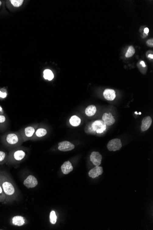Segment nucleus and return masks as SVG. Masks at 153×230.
<instances>
[{"mask_svg":"<svg viewBox=\"0 0 153 230\" xmlns=\"http://www.w3.org/2000/svg\"><path fill=\"white\" fill-rule=\"evenodd\" d=\"M0 184L6 196V204L18 200L19 190L10 176L3 171H0Z\"/></svg>","mask_w":153,"mask_h":230,"instance_id":"nucleus-1","label":"nucleus"},{"mask_svg":"<svg viewBox=\"0 0 153 230\" xmlns=\"http://www.w3.org/2000/svg\"><path fill=\"white\" fill-rule=\"evenodd\" d=\"M2 142L6 147L10 148L19 147L23 142L19 131L6 133L2 136Z\"/></svg>","mask_w":153,"mask_h":230,"instance_id":"nucleus-2","label":"nucleus"},{"mask_svg":"<svg viewBox=\"0 0 153 230\" xmlns=\"http://www.w3.org/2000/svg\"><path fill=\"white\" fill-rule=\"evenodd\" d=\"M26 155V151L23 147H15L8 154L7 163L9 164H19L24 159Z\"/></svg>","mask_w":153,"mask_h":230,"instance_id":"nucleus-3","label":"nucleus"},{"mask_svg":"<svg viewBox=\"0 0 153 230\" xmlns=\"http://www.w3.org/2000/svg\"><path fill=\"white\" fill-rule=\"evenodd\" d=\"M38 126V124L32 125L26 127L19 131L23 142L31 140Z\"/></svg>","mask_w":153,"mask_h":230,"instance_id":"nucleus-4","label":"nucleus"},{"mask_svg":"<svg viewBox=\"0 0 153 230\" xmlns=\"http://www.w3.org/2000/svg\"><path fill=\"white\" fill-rule=\"evenodd\" d=\"M107 147L110 151H118L122 147L121 140L117 138L112 139L109 142Z\"/></svg>","mask_w":153,"mask_h":230,"instance_id":"nucleus-5","label":"nucleus"},{"mask_svg":"<svg viewBox=\"0 0 153 230\" xmlns=\"http://www.w3.org/2000/svg\"><path fill=\"white\" fill-rule=\"evenodd\" d=\"M106 128V125L102 120H97L95 121L91 126L93 131L97 133H103Z\"/></svg>","mask_w":153,"mask_h":230,"instance_id":"nucleus-6","label":"nucleus"},{"mask_svg":"<svg viewBox=\"0 0 153 230\" xmlns=\"http://www.w3.org/2000/svg\"><path fill=\"white\" fill-rule=\"evenodd\" d=\"M23 185L27 188H33L36 187L38 184L37 178L33 175H29L23 181Z\"/></svg>","mask_w":153,"mask_h":230,"instance_id":"nucleus-7","label":"nucleus"},{"mask_svg":"<svg viewBox=\"0 0 153 230\" xmlns=\"http://www.w3.org/2000/svg\"><path fill=\"white\" fill-rule=\"evenodd\" d=\"M26 218L21 215H16L11 219L10 224L13 226H22L27 224Z\"/></svg>","mask_w":153,"mask_h":230,"instance_id":"nucleus-8","label":"nucleus"},{"mask_svg":"<svg viewBox=\"0 0 153 230\" xmlns=\"http://www.w3.org/2000/svg\"><path fill=\"white\" fill-rule=\"evenodd\" d=\"M74 148H75L74 145L68 141H62L58 143V149L62 152L71 151L74 149Z\"/></svg>","mask_w":153,"mask_h":230,"instance_id":"nucleus-9","label":"nucleus"},{"mask_svg":"<svg viewBox=\"0 0 153 230\" xmlns=\"http://www.w3.org/2000/svg\"><path fill=\"white\" fill-rule=\"evenodd\" d=\"M90 160L95 166H99L101 163L102 156L99 152H93L90 157Z\"/></svg>","mask_w":153,"mask_h":230,"instance_id":"nucleus-10","label":"nucleus"},{"mask_svg":"<svg viewBox=\"0 0 153 230\" xmlns=\"http://www.w3.org/2000/svg\"><path fill=\"white\" fill-rule=\"evenodd\" d=\"M47 134V130L46 129L44 128L39 127V126H38L37 129L35 130L34 135L31 139V140H36L38 138L44 137Z\"/></svg>","mask_w":153,"mask_h":230,"instance_id":"nucleus-11","label":"nucleus"},{"mask_svg":"<svg viewBox=\"0 0 153 230\" xmlns=\"http://www.w3.org/2000/svg\"><path fill=\"white\" fill-rule=\"evenodd\" d=\"M103 170L102 167L96 166L93 169H91L89 172V175L92 178H96L103 174Z\"/></svg>","mask_w":153,"mask_h":230,"instance_id":"nucleus-12","label":"nucleus"},{"mask_svg":"<svg viewBox=\"0 0 153 230\" xmlns=\"http://www.w3.org/2000/svg\"><path fill=\"white\" fill-rule=\"evenodd\" d=\"M103 121L106 125L111 126L115 122V119L114 118L111 113H105L102 116Z\"/></svg>","mask_w":153,"mask_h":230,"instance_id":"nucleus-13","label":"nucleus"},{"mask_svg":"<svg viewBox=\"0 0 153 230\" xmlns=\"http://www.w3.org/2000/svg\"><path fill=\"white\" fill-rule=\"evenodd\" d=\"M73 167L69 161H66L61 166V170L63 174L68 175L72 172Z\"/></svg>","mask_w":153,"mask_h":230,"instance_id":"nucleus-14","label":"nucleus"},{"mask_svg":"<svg viewBox=\"0 0 153 230\" xmlns=\"http://www.w3.org/2000/svg\"><path fill=\"white\" fill-rule=\"evenodd\" d=\"M103 96L106 100L109 101H113L116 97L115 91L114 90L110 89H106L104 90Z\"/></svg>","mask_w":153,"mask_h":230,"instance_id":"nucleus-15","label":"nucleus"},{"mask_svg":"<svg viewBox=\"0 0 153 230\" xmlns=\"http://www.w3.org/2000/svg\"><path fill=\"white\" fill-rule=\"evenodd\" d=\"M152 122V119L149 116H148L144 118L142 121L141 130L142 131H145L148 130L151 126Z\"/></svg>","mask_w":153,"mask_h":230,"instance_id":"nucleus-16","label":"nucleus"},{"mask_svg":"<svg viewBox=\"0 0 153 230\" xmlns=\"http://www.w3.org/2000/svg\"><path fill=\"white\" fill-rule=\"evenodd\" d=\"M96 111L97 109L96 107L94 105H91L89 106L88 107H87L85 110V112L86 115L90 117L96 114Z\"/></svg>","mask_w":153,"mask_h":230,"instance_id":"nucleus-17","label":"nucleus"},{"mask_svg":"<svg viewBox=\"0 0 153 230\" xmlns=\"http://www.w3.org/2000/svg\"><path fill=\"white\" fill-rule=\"evenodd\" d=\"M69 122L72 126H78L81 124V120L77 116L73 115L71 117Z\"/></svg>","mask_w":153,"mask_h":230,"instance_id":"nucleus-18","label":"nucleus"},{"mask_svg":"<svg viewBox=\"0 0 153 230\" xmlns=\"http://www.w3.org/2000/svg\"><path fill=\"white\" fill-rule=\"evenodd\" d=\"M8 154L4 151L0 150V165H4L8 161Z\"/></svg>","mask_w":153,"mask_h":230,"instance_id":"nucleus-19","label":"nucleus"},{"mask_svg":"<svg viewBox=\"0 0 153 230\" xmlns=\"http://www.w3.org/2000/svg\"><path fill=\"white\" fill-rule=\"evenodd\" d=\"M44 77L45 79L51 80L54 78V74L50 69H46L44 71Z\"/></svg>","mask_w":153,"mask_h":230,"instance_id":"nucleus-20","label":"nucleus"},{"mask_svg":"<svg viewBox=\"0 0 153 230\" xmlns=\"http://www.w3.org/2000/svg\"><path fill=\"white\" fill-rule=\"evenodd\" d=\"M57 221V216L56 215V212L52 211L50 212V221L52 225L56 224Z\"/></svg>","mask_w":153,"mask_h":230,"instance_id":"nucleus-21","label":"nucleus"},{"mask_svg":"<svg viewBox=\"0 0 153 230\" xmlns=\"http://www.w3.org/2000/svg\"><path fill=\"white\" fill-rule=\"evenodd\" d=\"M6 196L0 184V203L6 204Z\"/></svg>","mask_w":153,"mask_h":230,"instance_id":"nucleus-22","label":"nucleus"},{"mask_svg":"<svg viewBox=\"0 0 153 230\" xmlns=\"http://www.w3.org/2000/svg\"><path fill=\"white\" fill-rule=\"evenodd\" d=\"M135 52V50L134 47L133 46H130L128 48V50H127L126 54V57L127 58H130V57H132L134 54Z\"/></svg>","mask_w":153,"mask_h":230,"instance_id":"nucleus-23","label":"nucleus"},{"mask_svg":"<svg viewBox=\"0 0 153 230\" xmlns=\"http://www.w3.org/2000/svg\"><path fill=\"white\" fill-rule=\"evenodd\" d=\"M12 5L14 7H20L23 3V0H11L10 1Z\"/></svg>","mask_w":153,"mask_h":230,"instance_id":"nucleus-24","label":"nucleus"},{"mask_svg":"<svg viewBox=\"0 0 153 230\" xmlns=\"http://www.w3.org/2000/svg\"><path fill=\"white\" fill-rule=\"evenodd\" d=\"M6 117L3 115H0V124L4 123L6 121Z\"/></svg>","mask_w":153,"mask_h":230,"instance_id":"nucleus-25","label":"nucleus"},{"mask_svg":"<svg viewBox=\"0 0 153 230\" xmlns=\"http://www.w3.org/2000/svg\"><path fill=\"white\" fill-rule=\"evenodd\" d=\"M7 96V92H2L1 90H0V97L2 98H4L6 97Z\"/></svg>","mask_w":153,"mask_h":230,"instance_id":"nucleus-26","label":"nucleus"},{"mask_svg":"<svg viewBox=\"0 0 153 230\" xmlns=\"http://www.w3.org/2000/svg\"><path fill=\"white\" fill-rule=\"evenodd\" d=\"M146 43L147 44V45H148V46H149V47H153V39L148 40L147 41Z\"/></svg>","mask_w":153,"mask_h":230,"instance_id":"nucleus-27","label":"nucleus"},{"mask_svg":"<svg viewBox=\"0 0 153 230\" xmlns=\"http://www.w3.org/2000/svg\"><path fill=\"white\" fill-rule=\"evenodd\" d=\"M144 33H145V34H147L149 32V29L148 28H145L144 30Z\"/></svg>","mask_w":153,"mask_h":230,"instance_id":"nucleus-28","label":"nucleus"},{"mask_svg":"<svg viewBox=\"0 0 153 230\" xmlns=\"http://www.w3.org/2000/svg\"><path fill=\"white\" fill-rule=\"evenodd\" d=\"M140 64L142 65V67H146V65L145 64L144 62V61H141V62H140Z\"/></svg>","mask_w":153,"mask_h":230,"instance_id":"nucleus-29","label":"nucleus"},{"mask_svg":"<svg viewBox=\"0 0 153 230\" xmlns=\"http://www.w3.org/2000/svg\"><path fill=\"white\" fill-rule=\"evenodd\" d=\"M3 114V111L2 110V108L0 106V115H2Z\"/></svg>","mask_w":153,"mask_h":230,"instance_id":"nucleus-30","label":"nucleus"},{"mask_svg":"<svg viewBox=\"0 0 153 230\" xmlns=\"http://www.w3.org/2000/svg\"><path fill=\"white\" fill-rule=\"evenodd\" d=\"M148 58H151V59L153 58V54H149V55L148 56Z\"/></svg>","mask_w":153,"mask_h":230,"instance_id":"nucleus-31","label":"nucleus"},{"mask_svg":"<svg viewBox=\"0 0 153 230\" xmlns=\"http://www.w3.org/2000/svg\"><path fill=\"white\" fill-rule=\"evenodd\" d=\"M2 4V2H1L0 1V6H1V5Z\"/></svg>","mask_w":153,"mask_h":230,"instance_id":"nucleus-32","label":"nucleus"},{"mask_svg":"<svg viewBox=\"0 0 153 230\" xmlns=\"http://www.w3.org/2000/svg\"><path fill=\"white\" fill-rule=\"evenodd\" d=\"M139 114H140V115H141V113H139Z\"/></svg>","mask_w":153,"mask_h":230,"instance_id":"nucleus-33","label":"nucleus"}]
</instances>
